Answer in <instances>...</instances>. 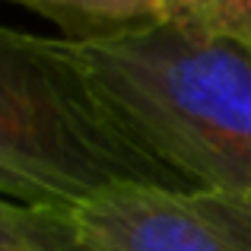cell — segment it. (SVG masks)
Returning a JSON list of instances; mask_svg holds the SVG:
<instances>
[{
	"label": "cell",
	"mask_w": 251,
	"mask_h": 251,
	"mask_svg": "<svg viewBox=\"0 0 251 251\" xmlns=\"http://www.w3.org/2000/svg\"><path fill=\"white\" fill-rule=\"evenodd\" d=\"M102 105L191 188L251 197V48L175 25L70 42Z\"/></svg>",
	"instance_id": "1"
},
{
	"label": "cell",
	"mask_w": 251,
	"mask_h": 251,
	"mask_svg": "<svg viewBox=\"0 0 251 251\" xmlns=\"http://www.w3.org/2000/svg\"><path fill=\"white\" fill-rule=\"evenodd\" d=\"M115 184L191 188L115 121L67 38L0 25V197L76 213Z\"/></svg>",
	"instance_id": "2"
},
{
	"label": "cell",
	"mask_w": 251,
	"mask_h": 251,
	"mask_svg": "<svg viewBox=\"0 0 251 251\" xmlns=\"http://www.w3.org/2000/svg\"><path fill=\"white\" fill-rule=\"evenodd\" d=\"M92 251H251V197L115 184L76 210Z\"/></svg>",
	"instance_id": "3"
},
{
	"label": "cell",
	"mask_w": 251,
	"mask_h": 251,
	"mask_svg": "<svg viewBox=\"0 0 251 251\" xmlns=\"http://www.w3.org/2000/svg\"><path fill=\"white\" fill-rule=\"evenodd\" d=\"M6 3H19L54 19L67 32V42L108 38L159 23L156 0H6Z\"/></svg>",
	"instance_id": "4"
},
{
	"label": "cell",
	"mask_w": 251,
	"mask_h": 251,
	"mask_svg": "<svg viewBox=\"0 0 251 251\" xmlns=\"http://www.w3.org/2000/svg\"><path fill=\"white\" fill-rule=\"evenodd\" d=\"M0 251H92L76 213L0 197Z\"/></svg>",
	"instance_id": "5"
},
{
	"label": "cell",
	"mask_w": 251,
	"mask_h": 251,
	"mask_svg": "<svg viewBox=\"0 0 251 251\" xmlns=\"http://www.w3.org/2000/svg\"><path fill=\"white\" fill-rule=\"evenodd\" d=\"M159 23L251 48V0H156Z\"/></svg>",
	"instance_id": "6"
}]
</instances>
